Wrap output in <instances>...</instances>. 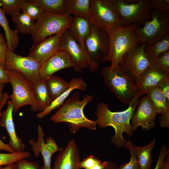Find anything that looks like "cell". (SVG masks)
<instances>
[{"label": "cell", "instance_id": "cell-35", "mask_svg": "<svg viewBox=\"0 0 169 169\" xmlns=\"http://www.w3.org/2000/svg\"><path fill=\"white\" fill-rule=\"evenodd\" d=\"M21 11L35 21L39 18L44 10L32 0H24Z\"/></svg>", "mask_w": 169, "mask_h": 169}, {"label": "cell", "instance_id": "cell-45", "mask_svg": "<svg viewBox=\"0 0 169 169\" xmlns=\"http://www.w3.org/2000/svg\"><path fill=\"white\" fill-rule=\"evenodd\" d=\"M10 83L8 71L0 65V84Z\"/></svg>", "mask_w": 169, "mask_h": 169}, {"label": "cell", "instance_id": "cell-1", "mask_svg": "<svg viewBox=\"0 0 169 169\" xmlns=\"http://www.w3.org/2000/svg\"><path fill=\"white\" fill-rule=\"evenodd\" d=\"M141 97L138 93L129 104L128 108L121 111H111L109 108V105L104 102L100 103L96 107L95 121L97 125L102 128L110 126L114 128L115 134L111 138V142L117 147H124L126 144L127 141L122 136L124 132L128 137L131 136L133 133L130 121Z\"/></svg>", "mask_w": 169, "mask_h": 169}, {"label": "cell", "instance_id": "cell-38", "mask_svg": "<svg viewBox=\"0 0 169 169\" xmlns=\"http://www.w3.org/2000/svg\"><path fill=\"white\" fill-rule=\"evenodd\" d=\"M150 2L152 9L169 13V0H150Z\"/></svg>", "mask_w": 169, "mask_h": 169}, {"label": "cell", "instance_id": "cell-28", "mask_svg": "<svg viewBox=\"0 0 169 169\" xmlns=\"http://www.w3.org/2000/svg\"><path fill=\"white\" fill-rule=\"evenodd\" d=\"M169 51V33L159 41L145 49L146 55L151 62L155 59Z\"/></svg>", "mask_w": 169, "mask_h": 169}, {"label": "cell", "instance_id": "cell-8", "mask_svg": "<svg viewBox=\"0 0 169 169\" xmlns=\"http://www.w3.org/2000/svg\"><path fill=\"white\" fill-rule=\"evenodd\" d=\"M13 89L9 98L13 106V111H17L22 106L29 105L33 111L39 110L33 90L32 84L20 72L15 70H7Z\"/></svg>", "mask_w": 169, "mask_h": 169}, {"label": "cell", "instance_id": "cell-21", "mask_svg": "<svg viewBox=\"0 0 169 169\" xmlns=\"http://www.w3.org/2000/svg\"><path fill=\"white\" fill-rule=\"evenodd\" d=\"M69 82L70 84L69 88L54 100L51 104L44 111L38 113L36 115L37 118L42 119L52 111L59 108L62 105L71 92L74 90L77 89L84 92L86 90L87 84L81 78H72Z\"/></svg>", "mask_w": 169, "mask_h": 169}, {"label": "cell", "instance_id": "cell-13", "mask_svg": "<svg viewBox=\"0 0 169 169\" xmlns=\"http://www.w3.org/2000/svg\"><path fill=\"white\" fill-rule=\"evenodd\" d=\"M59 47L65 50L70 56L75 72H80L88 68V60L85 50L67 29L63 33Z\"/></svg>", "mask_w": 169, "mask_h": 169}, {"label": "cell", "instance_id": "cell-41", "mask_svg": "<svg viewBox=\"0 0 169 169\" xmlns=\"http://www.w3.org/2000/svg\"><path fill=\"white\" fill-rule=\"evenodd\" d=\"M8 99H9V96L8 94L6 92L3 93L2 102L0 106V115L1 113V110L2 107ZM2 150L6 151L9 153L14 152V151L8 144L5 143L0 138V151Z\"/></svg>", "mask_w": 169, "mask_h": 169}, {"label": "cell", "instance_id": "cell-48", "mask_svg": "<svg viewBox=\"0 0 169 169\" xmlns=\"http://www.w3.org/2000/svg\"><path fill=\"white\" fill-rule=\"evenodd\" d=\"M116 165L113 161H109L108 165L104 169H117Z\"/></svg>", "mask_w": 169, "mask_h": 169}, {"label": "cell", "instance_id": "cell-36", "mask_svg": "<svg viewBox=\"0 0 169 169\" xmlns=\"http://www.w3.org/2000/svg\"><path fill=\"white\" fill-rule=\"evenodd\" d=\"M131 142L129 140L127 141L125 146V148L128 149L130 151L131 157L129 161L120 165L117 169H140L139 164L136 156L131 146Z\"/></svg>", "mask_w": 169, "mask_h": 169}, {"label": "cell", "instance_id": "cell-32", "mask_svg": "<svg viewBox=\"0 0 169 169\" xmlns=\"http://www.w3.org/2000/svg\"><path fill=\"white\" fill-rule=\"evenodd\" d=\"M30 156V153L28 151L7 153H0V167L16 163L22 159L28 158Z\"/></svg>", "mask_w": 169, "mask_h": 169}, {"label": "cell", "instance_id": "cell-7", "mask_svg": "<svg viewBox=\"0 0 169 169\" xmlns=\"http://www.w3.org/2000/svg\"><path fill=\"white\" fill-rule=\"evenodd\" d=\"M135 32L139 44L146 43L147 46L154 43L169 33V13L152 9L150 18Z\"/></svg>", "mask_w": 169, "mask_h": 169}, {"label": "cell", "instance_id": "cell-5", "mask_svg": "<svg viewBox=\"0 0 169 169\" xmlns=\"http://www.w3.org/2000/svg\"><path fill=\"white\" fill-rule=\"evenodd\" d=\"M101 73L105 85L124 105L129 104L138 94L135 82L119 65L112 70L109 66L102 67Z\"/></svg>", "mask_w": 169, "mask_h": 169}, {"label": "cell", "instance_id": "cell-12", "mask_svg": "<svg viewBox=\"0 0 169 169\" xmlns=\"http://www.w3.org/2000/svg\"><path fill=\"white\" fill-rule=\"evenodd\" d=\"M90 10L92 23L107 32L115 27L122 26L109 0H90Z\"/></svg>", "mask_w": 169, "mask_h": 169}, {"label": "cell", "instance_id": "cell-49", "mask_svg": "<svg viewBox=\"0 0 169 169\" xmlns=\"http://www.w3.org/2000/svg\"><path fill=\"white\" fill-rule=\"evenodd\" d=\"M4 83L0 84V106L2 103L3 100V90L4 87Z\"/></svg>", "mask_w": 169, "mask_h": 169}, {"label": "cell", "instance_id": "cell-44", "mask_svg": "<svg viewBox=\"0 0 169 169\" xmlns=\"http://www.w3.org/2000/svg\"><path fill=\"white\" fill-rule=\"evenodd\" d=\"M159 117V123L161 128L169 127V109L163 113L161 114Z\"/></svg>", "mask_w": 169, "mask_h": 169}, {"label": "cell", "instance_id": "cell-14", "mask_svg": "<svg viewBox=\"0 0 169 169\" xmlns=\"http://www.w3.org/2000/svg\"><path fill=\"white\" fill-rule=\"evenodd\" d=\"M138 107L134 114L131 123L134 132L139 126L143 131L155 127V119L157 115L153 105L147 95H146L138 102Z\"/></svg>", "mask_w": 169, "mask_h": 169}, {"label": "cell", "instance_id": "cell-46", "mask_svg": "<svg viewBox=\"0 0 169 169\" xmlns=\"http://www.w3.org/2000/svg\"><path fill=\"white\" fill-rule=\"evenodd\" d=\"M166 160L165 161L164 160L162 163L159 169H169V153L166 156Z\"/></svg>", "mask_w": 169, "mask_h": 169}, {"label": "cell", "instance_id": "cell-22", "mask_svg": "<svg viewBox=\"0 0 169 169\" xmlns=\"http://www.w3.org/2000/svg\"><path fill=\"white\" fill-rule=\"evenodd\" d=\"M92 23L90 18L73 15L68 29L85 50V40L90 32Z\"/></svg>", "mask_w": 169, "mask_h": 169}, {"label": "cell", "instance_id": "cell-39", "mask_svg": "<svg viewBox=\"0 0 169 169\" xmlns=\"http://www.w3.org/2000/svg\"><path fill=\"white\" fill-rule=\"evenodd\" d=\"M17 169H43L35 161H29L26 159H22L16 162Z\"/></svg>", "mask_w": 169, "mask_h": 169}, {"label": "cell", "instance_id": "cell-23", "mask_svg": "<svg viewBox=\"0 0 169 169\" xmlns=\"http://www.w3.org/2000/svg\"><path fill=\"white\" fill-rule=\"evenodd\" d=\"M64 13L91 18L90 0H66Z\"/></svg>", "mask_w": 169, "mask_h": 169}, {"label": "cell", "instance_id": "cell-42", "mask_svg": "<svg viewBox=\"0 0 169 169\" xmlns=\"http://www.w3.org/2000/svg\"><path fill=\"white\" fill-rule=\"evenodd\" d=\"M168 153L169 149L167 148L166 144L163 145L161 148L158 161L154 169H159L162 163Z\"/></svg>", "mask_w": 169, "mask_h": 169}, {"label": "cell", "instance_id": "cell-24", "mask_svg": "<svg viewBox=\"0 0 169 169\" xmlns=\"http://www.w3.org/2000/svg\"><path fill=\"white\" fill-rule=\"evenodd\" d=\"M155 142L154 139L148 144L142 147L136 146L131 142V146L136 156L140 169H151L152 163L151 153Z\"/></svg>", "mask_w": 169, "mask_h": 169}, {"label": "cell", "instance_id": "cell-16", "mask_svg": "<svg viewBox=\"0 0 169 169\" xmlns=\"http://www.w3.org/2000/svg\"><path fill=\"white\" fill-rule=\"evenodd\" d=\"M73 66V61L68 53L59 47L41 64L40 76L42 79H46L60 70Z\"/></svg>", "mask_w": 169, "mask_h": 169}, {"label": "cell", "instance_id": "cell-31", "mask_svg": "<svg viewBox=\"0 0 169 169\" xmlns=\"http://www.w3.org/2000/svg\"><path fill=\"white\" fill-rule=\"evenodd\" d=\"M44 11L55 15L64 14L66 0H32Z\"/></svg>", "mask_w": 169, "mask_h": 169}, {"label": "cell", "instance_id": "cell-19", "mask_svg": "<svg viewBox=\"0 0 169 169\" xmlns=\"http://www.w3.org/2000/svg\"><path fill=\"white\" fill-rule=\"evenodd\" d=\"M13 106L10 100L8 101L6 110L0 115V125L6 129L9 136L8 145L15 152L24 151L25 145L17 135L13 118Z\"/></svg>", "mask_w": 169, "mask_h": 169}, {"label": "cell", "instance_id": "cell-43", "mask_svg": "<svg viewBox=\"0 0 169 169\" xmlns=\"http://www.w3.org/2000/svg\"><path fill=\"white\" fill-rule=\"evenodd\" d=\"M157 86L169 101V78L162 80Z\"/></svg>", "mask_w": 169, "mask_h": 169}, {"label": "cell", "instance_id": "cell-2", "mask_svg": "<svg viewBox=\"0 0 169 169\" xmlns=\"http://www.w3.org/2000/svg\"><path fill=\"white\" fill-rule=\"evenodd\" d=\"M93 98L92 95L87 94L80 100L78 92H74L50 117V120L55 123H67L69 131L73 134L75 133L82 127L95 130L97 125L95 120L88 119L83 112L85 105L92 101Z\"/></svg>", "mask_w": 169, "mask_h": 169}, {"label": "cell", "instance_id": "cell-4", "mask_svg": "<svg viewBox=\"0 0 169 169\" xmlns=\"http://www.w3.org/2000/svg\"><path fill=\"white\" fill-rule=\"evenodd\" d=\"M84 46L88 60V68L91 72H95L107 61L109 50L108 32L92 23Z\"/></svg>", "mask_w": 169, "mask_h": 169}, {"label": "cell", "instance_id": "cell-37", "mask_svg": "<svg viewBox=\"0 0 169 169\" xmlns=\"http://www.w3.org/2000/svg\"><path fill=\"white\" fill-rule=\"evenodd\" d=\"M152 64L169 74V51L154 59Z\"/></svg>", "mask_w": 169, "mask_h": 169}, {"label": "cell", "instance_id": "cell-3", "mask_svg": "<svg viewBox=\"0 0 169 169\" xmlns=\"http://www.w3.org/2000/svg\"><path fill=\"white\" fill-rule=\"evenodd\" d=\"M136 25L115 27L108 31L109 50L107 61L112 70L119 65L124 55L139 44L136 33Z\"/></svg>", "mask_w": 169, "mask_h": 169}, {"label": "cell", "instance_id": "cell-10", "mask_svg": "<svg viewBox=\"0 0 169 169\" xmlns=\"http://www.w3.org/2000/svg\"><path fill=\"white\" fill-rule=\"evenodd\" d=\"M146 46V43H143L130 50L123 56L119 65L121 69L133 80L136 84L151 65L145 52Z\"/></svg>", "mask_w": 169, "mask_h": 169}, {"label": "cell", "instance_id": "cell-47", "mask_svg": "<svg viewBox=\"0 0 169 169\" xmlns=\"http://www.w3.org/2000/svg\"><path fill=\"white\" fill-rule=\"evenodd\" d=\"M0 169H17L16 163L0 167Z\"/></svg>", "mask_w": 169, "mask_h": 169}, {"label": "cell", "instance_id": "cell-40", "mask_svg": "<svg viewBox=\"0 0 169 169\" xmlns=\"http://www.w3.org/2000/svg\"><path fill=\"white\" fill-rule=\"evenodd\" d=\"M8 48L5 37L0 31V65L4 68Z\"/></svg>", "mask_w": 169, "mask_h": 169}, {"label": "cell", "instance_id": "cell-27", "mask_svg": "<svg viewBox=\"0 0 169 169\" xmlns=\"http://www.w3.org/2000/svg\"><path fill=\"white\" fill-rule=\"evenodd\" d=\"M0 25L4 30L8 49L14 52L19 42L18 32L16 30H12L10 28L8 21L6 16L5 13L0 8Z\"/></svg>", "mask_w": 169, "mask_h": 169}, {"label": "cell", "instance_id": "cell-9", "mask_svg": "<svg viewBox=\"0 0 169 169\" xmlns=\"http://www.w3.org/2000/svg\"><path fill=\"white\" fill-rule=\"evenodd\" d=\"M72 16L57 15L43 11L35 23L31 34L33 42L41 41L54 35L64 33L69 28Z\"/></svg>", "mask_w": 169, "mask_h": 169}, {"label": "cell", "instance_id": "cell-20", "mask_svg": "<svg viewBox=\"0 0 169 169\" xmlns=\"http://www.w3.org/2000/svg\"><path fill=\"white\" fill-rule=\"evenodd\" d=\"M169 78V74L152 64L136 84L138 93L141 96L151 88L157 86L162 80Z\"/></svg>", "mask_w": 169, "mask_h": 169}, {"label": "cell", "instance_id": "cell-25", "mask_svg": "<svg viewBox=\"0 0 169 169\" xmlns=\"http://www.w3.org/2000/svg\"><path fill=\"white\" fill-rule=\"evenodd\" d=\"M32 87L36 100L39 105V110L43 111L53 101L48 90L46 79H42L32 85Z\"/></svg>", "mask_w": 169, "mask_h": 169}, {"label": "cell", "instance_id": "cell-17", "mask_svg": "<svg viewBox=\"0 0 169 169\" xmlns=\"http://www.w3.org/2000/svg\"><path fill=\"white\" fill-rule=\"evenodd\" d=\"M63 33L34 42L30 49L28 56L41 64L58 49Z\"/></svg>", "mask_w": 169, "mask_h": 169}, {"label": "cell", "instance_id": "cell-18", "mask_svg": "<svg viewBox=\"0 0 169 169\" xmlns=\"http://www.w3.org/2000/svg\"><path fill=\"white\" fill-rule=\"evenodd\" d=\"M80 161L77 146L72 139L56 156L52 169H80Z\"/></svg>", "mask_w": 169, "mask_h": 169}, {"label": "cell", "instance_id": "cell-15", "mask_svg": "<svg viewBox=\"0 0 169 169\" xmlns=\"http://www.w3.org/2000/svg\"><path fill=\"white\" fill-rule=\"evenodd\" d=\"M38 139L36 141L33 139H29L28 143L32 147V151L36 157L41 154L43 157L44 164L42 166L43 169H52L51 166V157L53 154L63 148H58L54 140L51 137H48L45 143L44 140V132L41 126L38 124L37 129Z\"/></svg>", "mask_w": 169, "mask_h": 169}, {"label": "cell", "instance_id": "cell-26", "mask_svg": "<svg viewBox=\"0 0 169 169\" xmlns=\"http://www.w3.org/2000/svg\"><path fill=\"white\" fill-rule=\"evenodd\" d=\"M146 95L153 105L157 115L164 113L169 109V101L157 86L149 89Z\"/></svg>", "mask_w": 169, "mask_h": 169}, {"label": "cell", "instance_id": "cell-34", "mask_svg": "<svg viewBox=\"0 0 169 169\" xmlns=\"http://www.w3.org/2000/svg\"><path fill=\"white\" fill-rule=\"evenodd\" d=\"M24 0H0L2 9L5 14L11 17L21 11V7Z\"/></svg>", "mask_w": 169, "mask_h": 169}, {"label": "cell", "instance_id": "cell-6", "mask_svg": "<svg viewBox=\"0 0 169 169\" xmlns=\"http://www.w3.org/2000/svg\"><path fill=\"white\" fill-rule=\"evenodd\" d=\"M117 12L122 26L141 25L150 17V0H109Z\"/></svg>", "mask_w": 169, "mask_h": 169}, {"label": "cell", "instance_id": "cell-33", "mask_svg": "<svg viewBox=\"0 0 169 169\" xmlns=\"http://www.w3.org/2000/svg\"><path fill=\"white\" fill-rule=\"evenodd\" d=\"M109 161L102 162L94 155H89L84 157L80 161V167L83 169H104Z\"/></svg>", "mask_w": 169, "mask_h": 169}, {"label": "cell", "instance_id": "cell-30", "mask_svg": "<svg viewBox=\"0 0 169 169\" xmlns=\"http://www.w3.org/2000/svg\"><path fill=\"white\" fill-rule=\"evenodd\" d=\"M12 20L16 25L17 32L23 34H31L35 22L24 13H18L11 17Z\"/></svg>", "mask_w": 169, "mask_h": 169}, {"label": "cell", "instance_id": "cell-11", "mask_svg": "<svg viewBox=\"0 0 169 169\" xmlns=\"http://www.w3.org/2000/svg\"><path fill=\"white\" fill-rule=\"evenodd\" d=\"M41 65L40 63L33 58L17 54L8 48L5 69L18 71L32 85L42 79L40 75Z\"/></svg>", "mask_w": 169, "mask_h": 169}, {"label": "cell", "instance_id": "cell-29", "mask_svg": "<svg viewBox=\"0 0 169 169\" xmlns=\"http://www.w3.org/2000/svg\"><path fill=\"white\" fill-rule=\"evenodd\" d=\"M46 81L48 92L53 101L66 90L70 86L69 82L56 76L48 78Z\"/></svg>", "mask_w": 169, "mask_h": 169}]
</instances>
